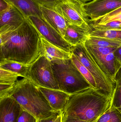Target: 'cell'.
Masks as SVG:
<instances>
[{
	"label": "cell",
	"instance_id": "obj_1",
	"mask_svg": "<svg viewBox=\"0 0 121 122\" xmlns=\"http://www.w3.org/2000/svg\"><path fill=\"white\" fill-rule=\"evenodd\" d=\"M0 59L32 64L40 56V35L28 18L13 30L0 32Z\"/></svg>",
	"mask_w": 121,
	"mask_h": 122
},
{
	"label": "cell",
	"instance_id": "obj_2",
	"mask_svg": "<svg viewBox=\"0 0 121 122\" xmlns=\"http://www.w3.org/2000/svg\"><path fill=\"white\" fill-rule=\"evenodd\" d=\"M112 102L113 97L99 89L90 88L71 95L63 112L81 120L96 122Z\"/></svg>",
	"mask_w": 121,
	"mask_h": 122
},
{
	"label": "cell",
	"instance_id": "obj_3",
	"mask_svg": "<svg viewBox=\"0 0 121 122\" xmlns=\"http://www.w3.org/2000/svg\"><path fill=\"white\" fill-rule=\"evenodd\" d=\"M9 96L15 100L23 110L38 120L61 113L54 111L39 87L25 77L16 82Z\"/></svg>",
	"mask_w": 121,
	"mask_h": 122
},
{
	"label": "cell",
	"instance_id": "obj_4",
	"mask_svg": "<svg viewBox=\"0 0 121 122\" xmlns=\"http://www.w3.org/2000/svg\"><path fill=\"white\" fill-rule=\"evenodd\" d=\"M51 62L54 76L60 90L72 95L93 88L80 71L71 58L55 59Z\"/></svg>",
	"mask_w": 121,
	"mask_h": 122
},
{
	"label": "cell",
	"instance_id": "obj_5",
	"mask_svg": "<svg viewBox=\"0 0 121 122\" xmlns=\"http://www.w3.org/2000/svg\"><path fill=\"white\" fill-rule=\"evenodd\" d=\"M71 52L90 72L95 80L97 89L113 97L115 85L91 56L84 44L72 46Z\"/></svg>",
	"mask_w": 121,
	"mask_h": 122
},
{
	"label": "cell",
	"instance_id": "obj_6",
	"mask_svg": "<svg viewBox=\"0 0 121 122\" xmlns=\"http://www.w3.org/2000/svg\"><path fill=\"white\" fill-rule=\"evenodd\" d=\"M26 78L38 87L60 90L51 61L43 55H40L31 65Z\"/></svg>",
	"mask_w": 121,
	"mask_h": 122
},
{
	"label": "cell",
	"instance_id": "obj_7",
	"mask_svg": "<svg viewBox=\"0 0 121 122\" xmlns=\"http://www.w3.org/2000/svg\"><path fill=\"white\" fill-rule=\"evenodd\" d=\"M85 47L98 66L115 85L116 75L121 68V64L114 55L117 48L99 47L88 44H86Z\"/></svg>",
	"mask_w": 121,
	"mask_h": 122
},
{
	"label": "cell",
	"instance_id": "obj_8",
	"mask_svg": "<svg viewBox=\"0 0 121 122\" xmlns=\"http://www.w3.org/2000/svg\"><path fill=\"white\" fill-rule=\"evenodd\" d=\"M83 5L76 0H66L54 7L69 24L90 26V20L85 13Z\"/></svg>",
	"mask_w": 121,
	"mask_h": 122
},
{
	"label": "cell",
	"instance_id": "obj_9",
	"mask_svg": "<svg viewBox=\"0 0 121 122\" xmlns=\"http://www.w3.org/2000/svg\"><path fill=\"white\" fill-rule=\"evenodd\" d=\"M28 18L41 36L53 45L71 53L72 46L43 18L31 16Z\"/></svg>",
	"mask_w": 121,
	"mask_h": 122
},
{
	"label": "cell",
	"instance_id": "obj_10",
	"mask_svg": "<svg viewBox=\"0 0 121 122\" xmlns=\"http://www.w3.org/2000/svg\"><path fill=\"white\" fill-rule=\"evenodd\" d=\"M121 6V0H93L83 4L85 14L90 22Z\"/></svg>",
	"mask_w": 121,
	"mask_h": 122
},
{
	"label": "cell",
	"instance_id": "obj_11",
	"mask_svg": "<svg viewBox=\"0 0 121 122\" xmlns=\"http://www.w3.org/2000/svg\"><path fill=\"white\" fill-rule=\"evenodd\" d=\"M21 105L13 97L0 99V122H18L22 111Z\"/></svg>",
	"mask_w": 121,
	"mask_h": 122
},
{
	"label": "cell",
	"instance_id": "obj_12",
	"mask_svg": "<svg viewBox=\"0 0 121 122\" xmlns=\"http://www.w3.org/2000/svg\"><path fill=\"white\" fill-rule=\"evenodd\" d=\"M26 18L18 10L11 5L5 11L0 13V32L17 28Z\"/></svg>",
	"mask_w": 121,
	"mask_h": 122
},
{
	"label": "cell",
	"instance_id": "obj_13",
	"mask_svg": "<svg viewBox=\"0 0 121 122\" xmlns=\"http://www.w3.org/2000/svg\"><path fill=\"white\" fill-rule=\"evenodd\" d=\"M39 88L54 111L60 113L63 112L71 95L60 90L43 87Z\"/></svg>",
	"mask_w": 121,
	"mask_h": 122
},
{
	"label": "cell",
	"instance_id": "obj_14",
	"mask_svg": "<svg viewBox=\"0 0 121 122\" xmlns=\"http://www.w3.org/2000/svg\"><path fill=\"white\" fill-rule=\"evenodd\" d=\"M40 8L43 18L63 37L69 24L54 6L40 5Z\"/></svg>",
	"mask_w": 121,
	"mask_h": 122
},
{
	"label": "cell",
	"instance_id": "obj_15",
	"mask_svg": "<svg viewBox=\"0 0 121 122\" xmlns=\"http://www.w3.org/2000/svg\"><path fill=\"white\" fill-rule=\"evenodd\" d=\"M91 30V26L69 24L63 38L72 46L84 44L89 38Z\"/></svg>",
	"mask_w": 121,
	"mask_h": 122
},
{
	"label": "cell",
	"instance_id": "obj_16",
	"mask_svg": "<svg viewBox=\"0 0 121 122\" xmlns=\"http://www.w3.org/2000/svg\"><path fill=\"white\" fill-rule=\"evenodd\" d=\"M18 10L25 17L31 16L43 18L40 5L35 0H5Z\"/></svg>",
	"mask_w": 121,
	"mask_h": 122
},
{
	"label": "cell",
	"instance_id": "obj_17",
	"mask_svg": "<svg viewBox=\"0 0 121 122\" xmlns=\"http://www.w3.org/2000/svg\"><path fill=\"white\" fill-rule=\"evenodd\" d=\"M40 55L46 56L50 61L55 59L71 58L72 53L53 45L40 36Z\"/></svg>",
	"mask_w": 121,
	"mask_h": 122
},
{
	"label": "cell",
	"instance_id": "obj_18",
	"mask_svg": "<svg viewBox=\"0 0 121 122\" xmlns=\"http://www.w3.org/2000/svg\"><path fill=\"white\" fill-rule=\"evenodd\" d=\"M31 65L25 64L15 61L3 60L0 61V68L18 74L21 77L26 78Z\"/></svg>",
	"mask_w": 121,
	"mask_h": 122
},
{
	"label": "cell",
	"instance_id": "obj_19",
	"mask_svg": "<svg viewBox=\"0 0 121 122\" xmlns=\"http://www.w3.org/2000/svg\"><path fill=\"white\" fill-rule=\"evenodd\" d=\"M85 43L94 46L104 48H117L121 46L120 41L94 36H90Z\"/></svg>",
	"mask_w": 121,
	"mask_h": 122
},
{
	"label": "cell",
	"instance_id": "obj_20",
	"mask_svg": "<svg viewBox=\"0 0 121 122\" xmlns=\"http://www.w3.org/2000/svg\"><path fill=\"white\" fill-rule=\"evenodd\" d=\"M96 122H121V109L112 104Z\"/></svg>",
	"mask_w": 121,
	"mask_h": 122
},
{
	"label": "cell",
	"instance_id": "obj_21",
	"mask_svg": "<svg viewBox=\"0 0 121 122\" xmlns=\"http://www.w3.org/2000/svg\"><path fill=\"white\" fill-rule=\"evenodd\" d=\"M90 36L102 37L121 42V30L101 31L92 29Z\"/></svg>",
	"mask_w": 121,
	"mask_h": 122
},
{
	"label": "cell",
	"instance_id": "obj_22",
	"mask_svg": "<svg viewBox=\"0 0 121 122\" xmlns=\"http://www.w3.org/2000/svg\"><path fill=\"white\" fill-rule=\"evenodd\" d=\"M71 59L80 71L91 85L92 86L94 89H97L94 78L86 67L84 66L72 54Z\"/></svg>",
	"mask_w": 121,
	"mask_h": 122
},
{
	"label": "cell",
	"instance_id": "obj_23",
	"mask_svg": "<svg viewBox=\"0 0 121 122\" xmlns=\"http://www.w3.org/2000/svg\"><path fill=\"white\" fill-rule=\"evenodd\" d=\"M112 104L121 109V68L116 75L115 78V89Z\"/></svg>",
	"mask_w": 121,
	"mask_h": 122
},
{
	"label": "cell",
	"instance_id": "obj_24",
	"mask_svg": "<svg viewBox=\"0 0 121 122\" xmlns=\"http://www.w3.org/2000/svg\"><path fill=\"white\" fill-rule=\"evenodd\" d=\"M92 29L97 30H121V22L113 21L103 24H90Z\"/></svg>",
	"mask_w": 121,
	"mask_h": 122
},
{
	"label": "cell",
	"instance_id": "obj_25",
	"mask_svg": "<svg viewBox=\"0 0 121 122\" xmlns=\"http://www.w3.org/2000/svg\"><path fill=\"white\" fill-rule=\"evenodd\" d=\"M19 75L0 68V84H14L18 81Z\"/></svg>",
	"mask_w": 121,
	"mask_h": 122
},
{
	"label": "cell",
	"instance_id": "obj_26",
	"mask_svg": "<svg viewBox=\"0 0 121 122\" xmlns=\"http://www.w3.org/2000/svg\"><path fill=\"white\" fill-rule=\"evenodd\" d=\"M113 21H118L121 22V13L111 17L104 18L101 17L91 22L94 24H103Z\"/></svg>",
	"mask_w": 121,
	"mask_h": 122
},
{
	"label": "cell",
	"instance_id": "obj_27",
	"mask_svg": "<svg viewBox=\"0 0 121 122\" xmlns=\"http://www.w3.org/2000/svg\"><path fill=\"white\" fill-rule=\"evenodd\" d=\"M38 120L33 115L23 110L18 122H37Z\"/></svg>",
	"mask_w": 121,
	"mask_h": 122
},
{
	"label": "cell",
	"instance_id": "obj_28",
	"mask_svg": "<svg viewBox=\"0 0 121 122\" xmlns=\"http://www.w3.org/2000/svg\"><path fill=\"white\" fill-rule=\"evenodd\" d=\"M15 84H0V99L7 97L14 87Z\"/></svg>",
	"mask_w": 121,
	"mask_h": 122
},
{
	"label": "cell",
	"instance_id": "obj_29",
	"mask_svg": "<svg viewBox=\"0 0 121 122\" xmlns=\"http://www.w3.org/2000/svg\"><path fill=\"white\" fill-rule=\"evenodd\" d=\"M40 5L54 6L66 0H35Z\"/></svg>",
	"mask_w": 121,
	"mask_h": 122
},
{
	"label": "cell",
	"instance_id": "obj_30",
	"mask_svg": "<svg viewBox=\"0 0 121 122\" xmlns=\"http://www.w3.org/2000/svg\"><path fill=\"white\" fill-rule=\"evenodd\" d=\"M62 122H88L72 117L63 112L62 113Z\"/></svg>",
	"mask_w": 121,
	"mask_h": 122
},
{
	"label": "cell",
	"instance_id": "obj_31",
	"mask_svg": "<svg viewBox=\"0 0 121 122\" xmlns=\"http://www.w3.org/2000/svg\"><path fill=\"white\" fill-rule=\"evenodd\" d=\"M11 6V5L5 0H0V13L5 11Z\"/></svg>",
	"mask_w": 121,
	"mask_h": 122
},
{
	"label": "cell",
	"instance_id": "obj_32",
	"mask_svg": "<svg viewBox=\"0 0 121 122\" xmlns=\"http://www.w3.org/2000/svg\"><path fill=\"white\" fill-rule=\"evenodd\" d=\"M55 115L50 117L38 120L37 122H55L59 114Z\"/></svg>",
	"mask_w": 121,
	"mask_h": 122
},
{
	"label": "cell",
	"instance_id": "obj_33",
	"mask_svg": "<svg viewBox=\"0 0 121 122\" xmlns=\"http://www.w3.org/2000/svg\"><path fill=\"white\" fill-rule=\"evenodd\" d=\"M121 13V6L119 7L118 8L113 11L111 13H109L108 14H106L105 15L103 16H102L101 17L107 18V17H111V16H114L118 15V14Z\"/></svg>",
	"mask_w": 121,
	"mask_h": 122
},
{
	"label": "cell",
	"instance_id": "obj_34",
	"mask_svg": "<svg viewBox=\"0 0 121 122\" xmlns=\"http://www.w3.org/2000/svg\"><path fill=\"white\" fill-rule=\"evenodd\" d=\"M114 55L121 65V46L116 49Z\"/></svg>",
	"mask_w": 121,
	"mask_h": 122
},
{
	"label": "cell",
	"instance_id": "obj_35",
	"mask_svg": "<svg viewBox=\"0 0 121 122\" xmlns=\"http://www.w3.org/2000/svg\"><path fill=\"white\" fill-rule=\"evenodd\" d=\"M62 112H61L58 115L55 122H62Z\"/></svg>",
	"mask_w": 121,
	"mask_h": 122
},
{
	"label": "cell",
	"instance_id": "obj_36",
	"mask_svg": "<svg viewBox=\"0 0 121 122\" xmlns=\"http://www.w3.org/2000/svg\"><path fill=\"white\" fill-rule=\"evenodd\" d=\"M77 0L84 4L87 3L86 2L90 0Z\"/></svg>",
	"mask_w": 121,
	"mask_h": 122
},
{
	"label": "cell",
	"instance_id": "obj_37",
	"mask_svg": "<svg viewBox=\"0 0 121 122\" xmlns=\"http://www.w3.org/2000/svg\"></svg>",
	"mask_w": 121,
	"mask_h": 122
}]
</instances>
